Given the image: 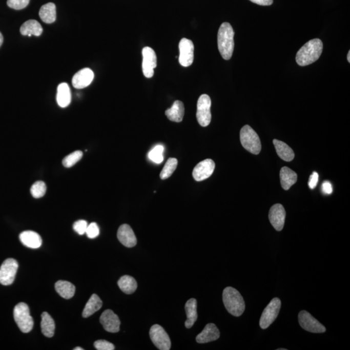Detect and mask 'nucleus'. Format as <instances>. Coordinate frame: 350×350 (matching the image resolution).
<instances>
[{"mask_svg":"<svg viewBox=\"0 0 350 350\" xmlns=\"http://www.w3.org/2000/svg\"><path fill=\"white\" fill-rule=\"evenodd\" d=\"M322 42L319 38L313 39L298 50L296 61L300 67L310 65L319 59L322 55Z\"/></svg>","mask_w":350,"mask_h":350,"instance_id":"1","label":"nucleus"},{"mask_svg":"<svg viewBox=\"0 0 350 350\" xmlns=\"http://www.w3.org/2000/svg\"><path fill=\"white\" fill-rule=\"evenodd\" d=\"M234 31L231 24L224 23L217 35L218 49L224 60L231 59L234 49Z\"/></svg>","mask_w":350,"mask_h":350,"instance_id":"2","label":"nucleus"},{"mask_svg":"<svg viewBox=\"0 0 350 350\" xmlns=\"http://www.w3.org/2000/svg\"><path fill=\"white\" fill-rule=\"evenodd\" d=\"M222 300L227 310L235 317H239L245 310V303L238 291L232 287L224 289Z\"/></svg>","mask_w":350,"mask_h":350,"instance_id":"3","label":"nucleus"},{"mask_svg":"<svg viewBox=\"0 0 350 350\" xmlns=\"http://www.w3.org/2000/svg\"><path fill=\"white\" fill-rule=\"evenodd\" d=\"M241 145L246 151L254 155H258L261 150V144L258 134L249 126H245L240 132Z\"/></svg>","mask_w":350,"mask_h":350,"instance_id":"4","label":"nucleus"},{"mask_svg":"<svg viewBox=\"0 0 350 350\" xmlns=\"http://www.w3.org/2000/svg\"><path fill=\"white\" fill-rule=\"evenodd\" d=\"M14 320L22 332H30L33 330L34 321L30 315L29 306L25 303H19L14 309Z\"/></svg>","mask_w":350,"mask_h":350,"instance_id":"5","label":"nucleus"},{"mask_svg":"<svg viewBox=\"0 0 350 350\" xmlns=\"http://www.w3.org/2000/svg\"><path fill=\"white\" fill-rule=\"evenodd\" d=\"M211 99L209 95H200L197 102V119L200 126H209L212 120Z\"/></svg>","mask_w":350,"mask_h":350,"instance_id":"6","label":"nucleus"},{"mask_svg":"<svg viewBox=\"0 0 350 350\" xmlns=\"http://www.w3.org/2000/svg\"><path fill=\"white\" fill-rule=\"evenodd\" d=\"M281 305V300L278 298H275L266 306L259 320V325L262 329H266L275 321L280 312Z\"/></svg>","mask_w":350,"mask_h":350,"instance_id":"7","label":"nucleus"},{"mask_svg":"<svg viewBox=\"0 0 350 350\" xmlns=\"http://www.w3.org/2000/svg\"><path fill=\"white\" fill-rule=\"evenodd\" d=\"M18 269V263L13 258L7 259L0 267V283L10 285L14 282Z\"/></svg>","mask_w":350,"mask_h":350,"instance_id":"8","label":"nucleus"},{"mask_svg":"<svg viewBox=\"0 0 350 350\" xmlns=\"http://www.w3.org/2000/svg\"><path fill=\"white\" fill-rule=\"evenodd\" d=\"M149 335H150L152 342L158 349L160 350L171 349L170 338L161 325H153L151 327Z\"/></svg>","mask_w":350,"mask_h":350,"instance_id":"9","label":"nucleus"},{"mask_svg":"<svg viewBox=\"0 0 350 350\" xmlns=\"http://www.w3.org/2000/svg\"><path fill=\"white\" fill-rule=\"evenodd\" d=\"M298 322L300 326L306 331L315 333V334H322L326 331V329L321 323L315 319L310 313L306 311H302L298 315Z\"/></svg>","mask_w":350,"mask_h":350,"instance_id":"10","label":"nucleus"},{"mask_svg":"<svg viewBox=\"0 0 350 350\" xmlns=\"http://www.w3.org/2000/svg\"><path fill=\"white\" fill-rule=\"evenodd\" d=\"M179 63L183 67L192 65L194 60V45L189 39L183 38L179 43Z\"/></svg>","mask_w":350,"mask_h":350,"instance_id":"11","label":"nucleus"},{"mask_svg":"<svg viewBox=\"0 0 350 350\" xmlns=\"http://www.w3.org/2000/svg\"><path fill=\"white\" fill-rule=\"evenodd\" d=\"M143 63L142 70L147 78H151L154 75V70L157 66V58L155 51L151 48L145 47L142 50Z\"/></svg>","mask_w":350,"mask_h":350,"instance_id":"12","label":"nucleus"},{"mask_svg":"<svg viewBox=\"0 0 350 350\" xmlns=\"http://www.w3.org/2000/svg\"><path fill=\"white\" fill-rule=\"evenodd\" d=\"M215 164L211 159H205L195 166L193 171V177L198 182L204 180L211 177L214 173Z\"/></svg>","mask_w":350,"mask_h":350,"instance_id":"13","label":"nucleus"},{"mask_svg":"<svg viewBox=\"0 0 350 350\" xmlns=\"http://www.w3.org/2000/svg\"><path fill=\"white\" fill-rule=\"evenodd\" d=\"M286 212L282 205H273L269 214V219L276 231H281L285 224Z\"/></svg>","mask_w":350,"mask_h":350,"instance_id":"14","label":"nucleus"},{"mask_svg":"<svg viewBox=\"0 0 350 350\" xmlns=\"http://www.w3.org/2000/svg\"><path fill=\"white\" fill-rule=\"evenodd\" d=\"M100 322L107 332L117 333L119 331L120 320L118 316L111 310H105L100 317Z\"/></svg>","mask_w":350,"mask_h":350,"instance_id":"15","label":"nucleus"},{"mask_svg":"<svg viewBox=\"0 0 350 350\" xmlns=\"http://www.w3.org/2000/svg\"><path fill=\"white\" fill-rule=\"evenodd\" d=\"M94 73L90 68H84L76 73L72 79L73 87L83 89L89 87L94 80Z\"/></svg>","mask_w":350,"mask_h":350,"instance_id":"16","label":"nucleus"},{"mask_svg":"<svg viewBox=\"0 0 350 350\" xmlns=\"http://www.w3.org/2000/svg\"><path fill=\"white\" fill-rule=\"evenodd\" d=\"M117 238L120 243L128 248L135 246L137 244V239L133 229L129 225L122 224L117 231Z\"/></svg>","mask_w":350,"mask_h":350,"instance_id":"17","label":"nucleus"},{"mask_svg":"<svg viewBox=\"0 0 350 350\" xmlns=\"http://www.w3.org/2000/svg\"><path fill=\"white\" fill-rule=\"evenodd\" d=\"M220 337V332L216 325L210 323L205 325L204 329L196 337L198 343L204 344L216 341Z\"/></svg>","mask_w":350,"mask_h":350,"instance_id":"18","label":"nucleus"},{"mask_svg":"<svg viewBox=\"0 0 350 350\" xmlns=\"http://www.w3.org/2000/svg\"><path fill=\"white\" fill-rule=\"evenodd\" d=\"M19 239L24 245L31 249H38L42 245V238L38 234L33 231H25L19 235Z\"/></svg>","mask_w":350,"mask_h":350,"instance_id":"19","label":"nucleus"},{"mask_svg":"<svg viewBox=\"0 0 350 350\" xmlns=\"http://www.w3.org/2000/svg\"><path fill=\"white\" fill-rule=\"evenodd\" d=\"M184 112V105L183 102L180 101H176L174 102L173 106L168 109L165 113L170 121L179 123L182 121Z\"/></svg>","mask_w":350,"mask_h":350,"instance_id":"20","label":"nucleus"},{"mask_svg":"<svg viewBox=\"0 0 350 350\" xmlns=\"http://www.w3.org/2000/svg\"><path fill=\"white\" fill-rule=\"evenodd\" d=\"M43 27L35 19H29L23 24L20 28V33L24 36H39L43 33Z\"/></svg>","mask_w":350,"mask_h":350,"instance_id":"21","label":"nucleus"},{"mask_svg":"<svg viewBox=\"0 0 350 350\" xmlns=\"http://www.w3.org/2000/svg\"><path fill=\"white\" fill-rule=\"evenodd\" d=\"M280 178L281 187L285 190H290L297 182V174L287 167L281 168Z\"/></svg>","mask_w":350,"mask_h":350,"instance_id":"22","label":"nucleus"},{"mask_svg":"<svg viewBox=\"0 0 350 350\" xmlns=\"http://www.w3.org/2000/svg\"><path fill=\"white\" fill-rule=\"evenodd\" d=\"M273 143L279 157L283 160L291 161L295 158V153L287 144L278 139H274Z\"/></svg>","mask_w":350,"mask_h":350,"instance_id":"23","label":"nucleus"},{"mask_svg":"<svg viewBox=\"0 0 350 350\" xmlns=\"http://www.w3.org/2000/svg\"><path fill=\"white\" fill-rule=\"evenodd\" d=\"M197 302L195 298H191L185 305L186 313L187 315V320L185 322V326L190 329L194 325L197 320Z\"/></svg>","mask_w":350,"mask_h":350,"instance_id":"24","label":"nucleus"},{"mask_svg":"<svg viewBox=\"0 0 350 350\" xmlns=\"http://www.w3.org/2000/svg\"><path fill=\"white\" fill-rule=\"evenodd\" d=\"M72 96L69 86L66 83H61L57 89V101L58 106L66 108L70 104Z\"/></svg>","mask_w":350,"mask_h":350,"instance_id":"25","label":"nucleus"},{"mask_svg":"<svg viewBox=\"0 0 350 350\" xmlns=\"http://www.w3.org/2000/svg\"><path fill=\"white\" fill-rule=\"evenodd\" d=\"M42 20L46 24H52L56 20V6L53 3H48L42 6L39 11Z\"/></svg>","mask_w":350,"mask_h":350,"instance_id":"26","label":"nucleus"},{"mask_svg":"<svg viewBox=\"0 0 350 350\" xmlns=\"http://www.w3.org/2000/svg\"><path fill=\"white\" fill-rule=\"evenodd\" d=\"M55 290L61 297L70 299L75 295V287L72 283L67 281L59 280L55 283Z\"/></svg>","mask_w":350,"mask_h":350,"instance_id":"27","label":"nucleus"},{"mask_svg":"<svg viewBox=\"0 0 350 350\" xmlns=\"http://www.w3.org/2000/svg\"><path fill=\"white\" fill-rule=\"evenodd\" d=\"M41 330L45 336L51 338L55 334V321L47 312H44L42 314Z\"/></svg>","mask_w":350,"mask_h":350,"instance_id":"28","label":"nucleus"},{"mask_svg":"<svg viewBox=\"0 0 350 350\" xmlns=\"http://www.w3.org/2000/svg\"><path fill=\"white\" fill-rule=\"evenodd\" d=\"M102 302L100 298L97 295L94 294L91 296L87 304H86L85 309L83 310V317L84 318H88L90 316L94 314L97 311H99L102 307Z\"/></svg>","mask_w":350,"mask_h":350,"instance_id":"29","label":"nucleus"},{"mask_svg":"<svg viewBox=\"0 0 350 350\" xmlns=\"http://www.w3.org/2000/svg\"><path fill=\"white\" fill-rule=\"evenodd\" d=\"M119 287L124 293L131 295L135 292L138 287L135 279L130 276H123L117 281Z\"/></svg>","mask_w":350,"mask_h":350,"instance_id":"30","label":"nucleus"},{"mask_svg":"<svg viewBox=\"0 0 350 350\" xmlns=\"http://www.w3.org/2000/svg\"><path fill=\"white\" fill-rule=\"evenodd\" d=\"M178 165V160L176 158H171L169 159L163 168L160 173V178L161 180H166L170 178L173 173L175 172Z\"/></svg>","mask_w":350,"mask_h":350,"instance_id":"31","label":"nucleus"},{"mask_svg":"<svg viewBox=\"0 0 350 350\" xmlns=\"http://www.w3.org/2000/svg\"><path fill=\"white\" fill-rule=\"evenodd\" d=\"M83 152L76 151L66 156L63 161V166L65 168H70L77 163L83 157Z\"/></svg>","mask_w":350,"mask_h":350,"instance_id":"32","label":"nucleus"},{"mask_svg":"<svg viewBox=\"0 0 350 350\" xmlns=\"http://www.w3.org/2000/svg\"><path fill=\"white\" fill-rule=\"evenodd\" d=\"M164 148L162 146H156L149 153V158L155 163H161L163 161V153Z\"/></svg>","mask_w":350,"mask_h":350,"instance_id":"33","label":"nucleus"},{"mask_svg":"<svg viewBox=\"0 0 350 350\" xmlns=\"http://www.w3.org/2000/svg\"><path fill=\"white\" fill-rule=\"evenodd\" d=\"M46 192V183L43 181L36 182L31 188V193L32 196L36 199L43 197L45 196Z\"/></svg>","mask_w":350,"mask_h":350,"instance_id":"34","label":"nucleus"},{"mask_svg":"<svg viewBox=\"0 0 350 350\" xmlns=\"http://www.w3.org/2000/svg\"><path fill=\"white\" fill-rule=\"evenodd\" d=\"M30 0H7V6L10 8L21 10L28 6Z\"/></svg>","mask_w":350,"mask_h":350,"instance_id":"35","label":"nucleus"},{"mask_svg":"<svg viewBox=\"0 0 350 350\" xmlns=\"http://www.w3.org/2000/svg\"><path fill=\"white\" fill-rule=\"evenodd\" d=\"M85 234H87L88 237L90 239H94L97 237L99 234V229L97 224L95 222H92L88 225Z\"/></svg>","mask_w":350,"mask_h":350,"instance_id":"36","label":"nucleus"},{"mask_svg":"<svg viewBox=\"0 0 350 350\" xmlns=\"http://www.w3.org/2000/svg\"><path fill=\"white\" fill-rule=\"evenodd\" d=\"M94 346L97 350H114L115 347L113 344L105 340H99L94 342Z\"/></svg>","mask_w":350,"mask_h":350,"instance_id":"37","label":"nucleus"},{"mask_svg":"<svg viewBox=\"0 0 350 350\" xmlns=\"http://www.w3.org/2000/svg\"><path fill=\"white\" fill-rule=\"evenodd\" d=\"M88 227L87 222L85 220H79V221H76L73 224V229L79 235H83L86 233V231Z\"/></svg>","mask_w":350,"mask_h":350,"instance_id":"38","label":"nucleus"},{"mask_svg":"<svg viewBox=\"0 0 350 350\" xmlns=\"http://www.w3.org/2000/svg\"><path fill=\"white\" fill-rule=\"evenodd\" d=\"M318 182H319V174L314 171L310 177L309 187L310 189H315L316 187H317Z\"/></svg>","mask_w":350,"mask_h":350,"instance_id":"39","label":"nucleus"},{"mask_svg":"<svg viewBox=\"0 0 350 350\" xmlns=\"http://www.w3.org/2000/svg\"><path fill=\"white\" fill-rule=\"evenodd\" d=\"M322 191L324 194L330 195L333 192L332 183L329 181H324L322 185Z\"/></svg>","mask_w":350,"mask_h":350,"instance_id":"40","label":"nucleus"},{"mask_svg":"<svg viewBox=\"0 0 350 350\" xmlns=\"http://www.w3.org/2000/svg\"><path fill=\"white\" fill-rule=\"evenodd\" d=\"M250 1L263 6H271L273 4V0H250Z\"/></svg>","mask_w":350,"mask_h":350,"instance_id":"41","label":"nucleus"},{"mask_svg":"<svg viewBox=\"0 0 350 350\" xmlns=\"http://www.w3.org/2000/svg\"><path fill=\"white\" fill-rule=\"evenodd\" d=\"M4 42V37L3 35H2V34L0 33V47H1L2 44H3Z\"/></svg>","mask_w":350,"mask_h":350,"instance_id":"42","label":"nucleus"},{"mask_svg":"<svg viewBox=\"0 0 350 350\" xmlns=\"http://www.w3.org/2000/svg\"><path fill=\"white\" fill-rule=\"evenodd\" d=\"M347 59L348 63H350V51H349L348 53H347Z\"/></svg>","mask_w":350,"mask_h":350,"instance_id":"43","label":"nucleus"},{"mask_svg":"<svg viewBox=\"0 0 350 350\" xmlns=\"http://www.w3.org/2000/svg\"><path fill=\"white\" fill-rule=\"evenodd\" d=\"M73 349H74V350H83L82 347H75V348Z\"/></svg>","mask_w":350,"mask_h":350,"instance_id":"44","label":"nucleus"},{"mask_svg":"<svg viewBox=\"0 0 350 350\" xmlns=\"http://www.w3.org/2000/svg\"><path fill=\"white\" fill-rule=\"evenodd\" d=\"M278 350H286V349L285 348H280V349H278Z\"/></svg>","mask_w":350,"mask_h":350,"instance_id":"45","label":"nucleus"}]
</instances>
